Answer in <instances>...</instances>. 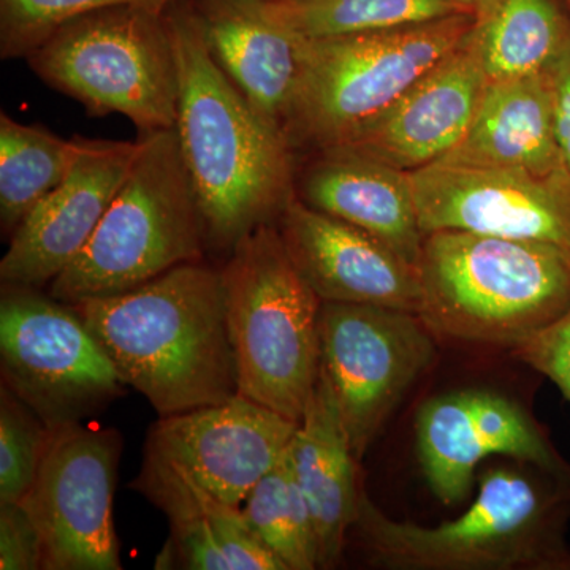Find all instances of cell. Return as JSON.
I'll use <instances>...</instances> for the list:
<instances>
[{"label": "cell", "instance_id": "cell-29", "mask_svg": "<svg viewBox=\"0 0 570 570\" xmlns=\"http://www.w3.org/2000/svg\"><path fill=\"white\" fill-rule=\"evenodd\" d=\"M513 354L550 379L570 401V307L553 324L513 348Z\"/></svg>", "mask_w": 570, "mask_h": 570}, {"label": "cell", "instance_id": "cell-9", "mask_svg": "<svg viewBox=\"0 0 570 570\" xmlns=\"http://www.w3.org/2000/svg\"><path fill=\"white\" fill-rule=\"evenodd\" d=\"M0 366L2 384L50 430L80 423L127 387L73 306L22 285L3 284Z\"/></svg>", "mask_w": 570, "mask_h": 570}, {"label": "cell", "instance_id": "cell-19", "mask_svg": "<svg viewBox=\"0 0 570 570\" xmlns=\"http://www.w3.org/2000/svg\"><path fill=\"white\" fill-rule=\"evenodd\" d=\"M296 195L376 236L419 269L425 234L406 171L348 149H321L296 181Z\"/></svg>", "mask_w": 570, "mask_h": 570}, {"label": "cell", "instance_id": "cell-11", "mask_svg": "<svg viewBox=\"0 0 570 570\" xmlns=\"http://www.w3.org/2000/svg\"><path fill=\"white\" fill-rule=\"evenodd\" d=\"M121 438L80 423L51 430L39 474L21 504L43 543L47 570H121L112 494Z\"/></svg>", "mask_w": 570, "mask_h": 570}, {"label": "cell", "instance_id": "cell-26", "mask_svg": "<svg viewBox=\"0 0 570 570\" xmlns=\"http://www.w3.org/2000/svg\"><path fill=\"white\" fill-rule=\"evenodd\" d=\"M242 512L254 534L287 570L318 568L316 528L296 483L288 449L276 466L255 483Z\"/></svg>", "mask_w": 570, "mask_h": 570}, {"label": "cell", "instance_id": "cell-22", "mask_svg": "<svg viewBox=\"0 0 570 570\" xmlns=\"http://www.w3.org/2000/svg\"><path fill=\"white\" fill-rule=\"evenodd\" d=\"M444 159L535 175L566 170L549 71L489 81L471 129Z\"/></svg>", "mask_w": 570, "mask_h": 570}, {"label": "cell", "instance_id": "cell-15", "mask_svg": "<svg viewBox=\"0 0 570 570\" xmlns=\"http://www.w3.org/2000/svg\"><path fill=\"white\" fill-rule=\"evenodd\" d=\"M70 174L10 236L0 262L7 285L39 288L73 264L121 189L140 142L81 138Z\"/></svg>", "mask_w": 570, "mask_h": 570}, {"label": "cell", "instance_id": "cell-14", "mask_svg": "<svg viewBox=\"0 0 570 570\" xmlns=\"http://www.w3.org/2000/svg\"><path fill=\"white\" fill-rule=\"evenodd\" d=\"M417 448L434 497L459 505L471 494L475 468L493 455L532 464L570 487V466L520 404L490 390L433 397L417 415Z\"/></svg>", "mask_w": 570, "mask_h": 570}, {"label": "cell", "instance_id": "cell-3", "mask_svg": "<svg viewBox=\"0 0 570 570\" xmlns=\"http://www.w3.org/2000/svg\"><path fill=\"white\" fill-rule=\"evenodd\" d=\"M570 487L493 468L459 519L420 527L385 515L360 491L354 528L385 568L414 570H570L566 539Z\"/></svg>", "mask_w": 570, "mask_h": 570}, {"label": "cell", "instance_id": "cell-30", "mask_svg": "<svg viewBox=\"0 0 570 570\" xmlns=\"http://www.w3.org/2000/svg\"><path fill=\"white\" fill-rule=\"evenodd\" d=\"M43 543L36 521L21 502H0V569L37 570Z\"/></svg>", "mask_w": 570, "mask_h": 570}, {"label": "cell", "instance_id": "cell-2", "mask_svg": "<svg viewBox=\"0 0 570 570\" xmlns=\"http://www.w3.org/2000/svg\"><path fill=\"white\" fill-rule=\"evenodd\" d=\"M71 306L127 387L160 417L238 395L220 269L193 262L126 294Z\"/></svg>", "mask_w": 570, "mask_h": 570}, {"label": "cell", "instance_id": "cell-4", "mask_svg": "<svg viewBox=\"0 0 570 570\" xmlns=\"http://www.w3.org/2000/svg\"><path fill=\"white\" fill-rule=\"evenodd\" d=\"M419 316L434 337L515 348L570 307V249L442 230L425 235Z\"/></svg>", "mask_w": 570, "mask_h": 570}, {"label": "cell", "instance_id": "cell-24", "mask_svg": "<svg viewBox=\"0 0 570 570\" xmlns=\"http://www.w3.org/2000/svg\"><path fill=\"white\" fill-rule=\"evenodd\" d=\"M80 151L47 127L0 115V224L9 236L67 178Z\"/></svg>", "mask_w": 570, "mask_h": 570}, {"label": "cell", "instance_id": "cell-6", "mask_svg": "<svg viewBox=\"0 0 570 570\" xmlns=\"http://www.w3.org/2000/svg\"><path fill=\"white\" fill-rule=\"evenodd\" d=\"M132 168L88 245L51 283L67 305L126 294L200 262L206 230L175 129L138 138Z\"/></svg>", "mask_w": 570, "mask_h": 570}, {"label": "cell", "instance_id": "cell-16", "mask_svg": "<svg viewBox=\"0 0 570 570\" xmlns=\"http://www.w3.org/2000/svg\"><path fill=\"white\" fill-rule=\"evenodd\" d=\"M276 225L296 268L322 303L392 307L419 314V269L376 236L318 212L298 195Z\"/></svg>", "mask_w": 570, "mask_h": 570}, {"label": "cell", "instance_id": "cell-28", "mask_svg": "<svg viewBox=\"0 0 570 570\" xmlns=\"http://www.w3.org/2000/svg\"><path fill=\"white\" fill-rule=\"evenodd\" d=\"M51 430L7 385L0 389V502H21L32 489Z\"/></svg>", "mask_w": 570, "mask_h": 570}, {"label": "cell", "instance_id": "cell-12", "mask_svg": "<svg viewBox=\"0 0 570 570\" xmlns=\"http://www.w3.org/2000/svg\"><path fill=\"white\" fill-rule=\"evenodd\" d=\"M423 234L456 230L570 249V174L438 160L409 174Z\"/></svg>", "mask_w": 570, "mask_h": 570}, {"label": "cell", "instance_id": "cell-23", "mask_svg": "<svg viewBox=\"0 0 570 570\" xmlns=\"http://www.w3.org/2000/svg\"><path fill=\"white\" fill-rule=\"evenodd\" d=\"M489 81L547 73L570 43L562 0H490L469 36Z\"/></svg>", "mask_w": 570, "mask_h": 570}, {"label": "cell", "instance_id": "cell-17", "mask_svg": "<svg viewBox=\"0 0 570 570\" xmlns=\"http://www.w3.org/2000/svg\"><path fill=\"white\" fill-rule=\"evenodd\" d=\"M489 78L471 41H464L396 102L360 127L344 148L397 170H420L444 159L466 137Z\"/></svg>", "mask_w": 570, "mask_h": 570}, {"label": "cell", "instance_id": "cell-18", "mask_svg": "<svg viewBox=\"0 0 570 570\" xmlns=\"http://www.w3.org/2000/svg\"><path fill=\"white\" fill-rule=\"evenodd\" d=\"M206 45L258 115L284 134L298 89L302 39L264 0H194Z\"/></svg>", "mask_w": 570, "mask_h": 570}, {"label": "cell", "instance_id": "cell-32", "mask_svg": "<svg viewBox=\"0 0 570 570\" xmlns=\"http://www.w3.org/2000/svg\"><path fill=\"white\" fill-rule=\"evenodd\" d=\"M461 6L466 7V9L474 11V13H478L479 10H482L483 7L487 6V3L490 2V0H459Z\"/></svg>", "mask_w": 570, "mask_h": 570}, {"label": "cell", "instance_id": "cell-31", "mask_svg": "<svg viewBox=\"0 0 570 570\" xmlns=\"http://www.w3.org/2000/svg\"><path fill=\"white\" fill-rule=\"evenodd\" d=\"M562 165L570 174V43L549 70Z\"/></svg>", "mask_w": 570, "mask_h": 570}, {"label": "cell", "instance_id": "cell-1", "mask_svg": "<svg viewBox=\"0 0 570 570\" xmlns=\"http://www.w3.org/2000/svg\"><path fill=\"white\" fill-rule=\"evenodd\" d=\"M179 73L175 132L208 247L232 253L255 228L276 224L296 197L294 148L225 75L193 3L167 10Z\"/></svg>", "mask_w": 570, "mask_h": 570}, {"label": "cell", "instance_id": "cell-25", "mask_svg": "<svg viewBox=\"0 0 570 570\" xmlns=\"http://www.w3.org/2000/svg\"><path fill=\"white\" fill-rule=\"evenodd\" d=\"M266 10L299 39L390 31L474 13L459 0H264Z\"/></svg>", "mask_w": 570, "mask_h": 570}, {"label": "cell", "instance_id": "cell-10", "mask_svg": "<svg viewBox=\"0 0 570 570\" xmlns=\"http://www.w3.org/2000/svg\"><path fill=\"white\" fill-rule=\"evenodd\" d=\"M436 355L419 314L392 307L322 303L321 360L362 460L404 393Z\"/></svg>", "mask_w": 570, "mask_h": 570}, {"label": "cell", "instance_id": "cell-7", "mask_svg": "<svg viewBox=\"0 0 570 570\" xmlns=\"http://www.w3.org/2000/svg\"><path fill=\"white\" fill-rule=\"evenodd\" d=\"M474 24L475 13H460L390 31L302 39L285 138L294 151L341 145L459 50Z\"/></svg>", "mask_w": 570, "mask_h": 570}, {"label": "cell", "instance_id": "cell-20", "mask_svg": "<svg viewBox=\"0 0 570 570\" xmlns=\"http://www.w3.org/2000/svg\"><path fill=\"white\" fill-rule=\"evenodd\" d=\"M134 487L170 520L156 569L287 570L250 530L242 509L148 463Z\"/></svg>", "mask_w": 570, "mask_h": 570}, {"label": "cell", "instance_id": "cell-21", "mask_svg": "<svg viewBox=\"0 0 570 570\" xmlns=\"http://www.w3.org/2000/svg\"><path fill=\"white\" fill-rule=\"evenodd\" d=\"M294 475L313 517L318 568H335L358 513L354 450L335 389L321 363L316 389L288 444Z\"/></svg>", "mask_w": 570, "mask_h": 570}, {"label": "cell", "instance_id": "cell-27", "mask_svg": "<svg viewBox=\"0 0 570 570\" xmlns=\"http://www.w3.org/2000/svg\"><path fill=\"white\" fill-rule=\"evenodd\" d=\"M175 0H0V58L28 59L69 22L115 7L167 11Z\"/></svg>", "mask_w": 570, "mask_h": 570}, {"label": "cell", "instance_id": "cell-13", "mask_svg": "<svg viewBox=\"0 0 570 570\" xmlns=\"http://www.w3.org/2000/svg\"><path fill=\"white\" fill-rule=\"evenodd\" d=\"M298 426L243 395L160 417L149 431L145 463L242 509L269 469L287 452Z\"/></svg>", "mask_w": 570, "mask_h": 570}, {"label": "cell", "instance_id": "cell-5", "mask_svg": "<svg viewBox=\"0 0 570 570\" xmlns=\"http://www.w3.org/2000/svg\"><path fill=\"white\" fill-rule=\"evenodd\" d=\"M220 275L239 395L298 423L321 373L322 299L276 224L239 239Z\"/></svg>", "mask_w": 570, "mask_h": 570}, {"label": "cell", "instance_id": "cell-33", "mask_svg": "<svg viewBox=\"0 0 570 570\" xmlns=\"http://www.w3.org/2000/svg\"><path fill=\"white\" fill-rule=\"evenodd\" d=\"M562 3H564L566 9H568V11L570 13V0H562Z\"/></svg>", "mask_w": 570, "mask_h": 570}, {"label": "cell", "instance_id": "cell-8", "mask_svg": "<svg viewBox=\"0 0 570 570\" xmlns=\"http://www.w3.org/2000/svg\"><path fill=\"white\" fill-rule=\"evenodd\" d=\"M26 62L92 118L121 115L140 135L175 129L179 73L167 11L115 7L86 14Z\"/></svg>", "mask_w": 570, "mask_h": 570}]
</instances>
